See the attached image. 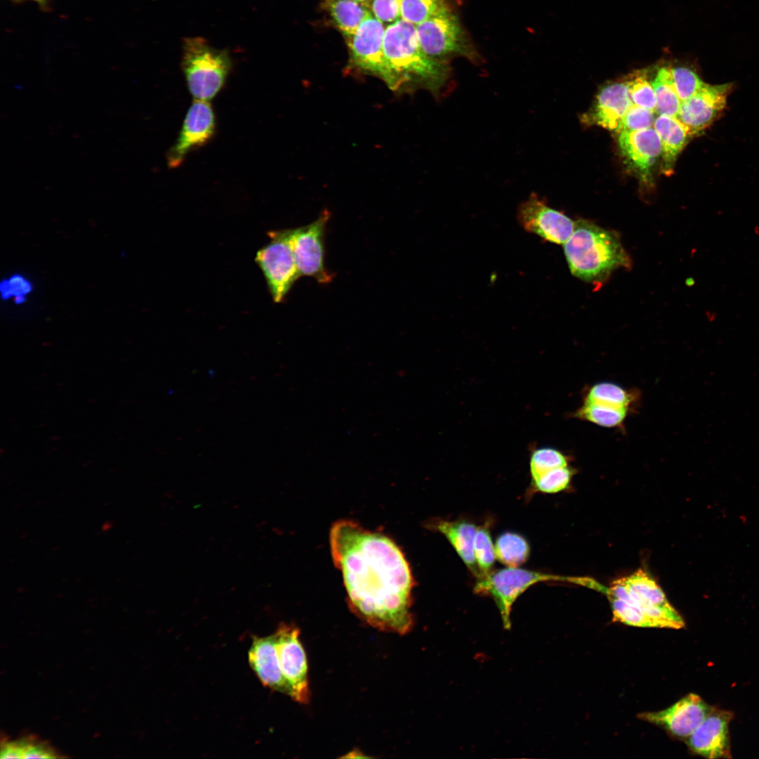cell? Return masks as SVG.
<instances>
[{
  "instance_id": "1",
  "label": "cell",
  "mask_w": 759,
  "mask_h": 759,
  "mask_svg": "<svg viewBox=\"0 0 759 759\" xmlns=\"http://www.w3.org/2000/svg\"><path fill=\"white\" fill-rule=\"evenodd\" d=\"M330 545L352 611L378 630L408 632L413 622L410 606L414 580L396 543L384 534L344 519L332 525Z\"/></svg>"
},
{
  "instance_id": "34",
  "label": "cell",
  "mask_w": 759,
  "mask_h": 759,
  "mask_svg": "<svg viewBox=\"0 0 759 759\" xmlns=\"http://www.w3.org/2000/svg\"><path fill=\"white\" fill-rule=\"evenodd\" d=\"M654 114L653 111L632 103L624 116L621 132L653 127L656 119Z\"/></svg>"
},
{
  "instance_id": "19",
  "label": "cell",
  "mask_w": 759,
  "mask_h": 759,
  "mask_svg": "<svg viewBox=\"0 0 759 759\" xmlns=\"http://www.w3.org/2000/svg\"><path fill=\"white\" fill-rule=\"evenodd\" d=\"M249 663L262 684L291 696V690L281 672L274 634L255 637L249 650Z\"/></svg>"
},
{
  "instance_id": "10",
  "label": "cell",
  "mask_w": 759,
  "mask_h": 759,
  "mask_svg": "<svg viewBox=\"0 0 759 759\" xmlns=\"http://www.w3.org/2000/svg\"><path fill=\"white\" fill-rule=\"evenodd\" d=\"M330 213L326 209L312 223L293 231V249L300 276L320 284L330 283L334 275L325 266V234Z\"/></svg>"
},
{
  "instance_id": "37",
  "label": "cell",
  "mask_w": 759,
  "mask_h": 759,
  "mask_svg": "<svg viewBox=\"0 0 759 759\" xmlns=\"http://www.w3.org/2000/svg\"><path fill=\"white\" fill-rule=\"evenodd\" d=\"M32 290L31 283L20 275H11L0 285L1 297L4 299L17 297H26Z\"/></svg>"
},
{
  "instance_id": "9",
  "label": "cell",
  "mask_w": 759,
  "mask_h": 759,
  "mask_svg": "<svg viewBox=\"0 0 759 759\" xmlns=\"http://www.w3.org/2000/svg\"><path fill=\"white\" fill-rule=\"evenodd\" d=\"M299 629L293 624L280 623L275 636L279 666L291 690V698L306 704L310 700L308 662L299 640Z\"/></svg>"
},
{
  "instance_id": "17",
  "label": "cell",
  "mask_w": 759,
  "mask_h": 759,
  "mask_svg": "<svg viewBox=\"0 0 759 759\" xmlns=\"http://www.w3.org/2000/svg\"><path fill=\"white\" fill-rule=\"evenodd\" d=\"M618 141L625 162L642 181L647 182L652 167L661 155L660 138L654 128L623 131Z\"/></svg>"
},
{
  "instance_id": "38",
  "label": "cell",
  "mask_w": 759,
  "mask_h": 759,
  "mask_svg": "<svg viewBox=\"0 0 759 759\" xmlns=\"http://www.w3.org/2000/svg\"><path fill=\"white\" fill-rule=\"evenodd\" d=\"M15 2H22L25 1H31L35 2L44 11H48L51 9V0H11Z\"/></svg>"
},
{
  "instance_id": "31",
  "label": "cell",
  "mask_w": 759,
  "mask_h": 759,
  "mask_svg": "<svg viewBox=\"0 0 759 759\" xmlns=\"http://www.w3.org/2000/svg\"><path fill=\"white\" fill-rule=\"evenodd\" d=\"M572 474L573 471L569 466L555 468L531 480V486L536 491L557 493L568 488Z\"/></svg>"
},
{
  "instance_id": "28",
  "label": "cell",
  "mask_w": 759,
  "mask_h": 759,
  "mask_svg": "<svg viewBox=\"0 0 759 759\" xmlns=\"http://www.w3.org/2000/svg\"><path fill=\"white\" fill-rule=\"evenodd\" d=\"M474 551L476 562L481 573L480 578L488 575L492 571L491 569L496 558L495 545L492 541L488 523L477 527Z\"/></svg>"
},
{
  "instance_id": "11",
  "label": "cell",
  "mask_w": 759,
  "mask_h": 759,
  "mask_svg": "<svg viewBox=\"0 0 759 759\" xmlns=\"http://www.w3.org/2000/svg\"><path fill=\"white\" fill-rule=\"evenodd\" d=\"M216 128V116L211 103L194 100L175 143L167 153L169 168L179 167L189 153L207 145L215 135Z\"/></svg>"
},
{
  "instance_id": "7",
  "label": "cell",
  "mask_w": 759,
  "mask_h": 759,
  "mask_svg": "<svg viewBox=\"0 0 759 759\" xmlns=\"http://www.w3.org/2000/svg\"><path fill=\"white\" fill-rule=\"evenodd\" d=\"M386 27L372 13L356 32L346 38L350 61L357 69L381 79L392 91H398L396 77L384 52Z\"/></svg>"
},
{
  "instance_id": "32",
  "label": "cell",
  "mask_w": 759,
  "mask_h": 759,
  "mask_svg": "<svg viewBox=\"0 0 759 759\" xmlns=\"http://www.w3.org/2000/svg\"><path fill=\"white\" fill-rule=\"evenodd\" d=\"M671 72L675 91L681 102L694 96L705 84L692 67H673Z\"/></svg>"
},
{
  "instance_id": "16",
  "label": "cell",
  "mask_w": 759,
  "mask_h": 759,
  "mask_svg": "<svg viewBox=\"0 0 759 759\" xmlns=\"http://www.w3.org/2000/svg\"><path fill=\"white\" fill-rule=\"evenodd\" d=\"M626 589L621 590L618 598L646 614L661 620L673 621L677 612L668 602L665 594L642 569L625 577Z\"/></svg>"
},
{
  "instance_id": "27",
  "label": "cell",
  "mask_w": 759,
  "mask_h": 759,
  "mask_svg": "<svg viewBox=\"0 0 759 759\" xmlns=\"http://www.w3.org/2000/svg\"><path fill=\"white\" fill-rule=\"evenodd\" d=\"M569 466V459L561 451L550 448H533L530 454L531 480L551 469Z\"/></svg>"
},
{
  "instance_id": "33",
  "label": "cell",
  "mask_w": 759,
  "mask_h": 759,
  "mask_svg": "<svg viewBox=\"0 0 759 759\" xmlns=\"http://www.w3.org/2000/svg\"><path fill=\"white\" fill-rule=\"evenodd\" d=\"M627 84L632 103L656 113L655 93L651 83L647 78V73L640 71Z\"/></svg>"
},
{
  "instance_id": "3",
  "label": "cell",
  "mask_w": 759,
  "mask_h": 759,
  "mask_svg": "<svg viewBox=\"0 0 759 759\" xmlns=\"http://www.w3.org/2000/svg\"><path fill=\"white\" fill-rule=\"evenodd\" d=\"M564 252L572 275L595 285L605 281L615 270L630 265L615 232L584 219L576 221Z\"/></svg>"
},
{
  "instance_id": "36",
  "label": "cell",
  "mask_w": 759,
  "mask_h": 759,
  "mask_svg": "<svg viewBox=\"0 0 759 759\" xmlns=\"http://www.w3.org/2000/svg\"><path fill=\"white\" fill-rule=\"evenodd\" d=\"M21 758H55L60 756L47 744L34 737H25L17 741Z\"/></svg>"
},
{
  "instance_id": "15",
  "label": "cell",
  "mask_w": 759,
  "mask_h": 759,
  "mask_svg": "<svg viewBox=\"0 0 759 759\" xmlns=\"http://www.w3.org/2000/svg\"><path fill=\"white\" fill-rule=\"evenodd\" d=\"M732 718L731 711L713 707L701 724L687 738L689 748L693 753L710 759L732 758L729 725Z\"/></svg>"
},
{
  "instance_id": "4",
  "label": "cell",
  "mask_w": 759,
  "mask_h": 759,
  "mask_svg": "<svg viewBox=\"0 0 759 759\" xmlns=\"http://www.w3.org/2000/svg\"><path fill=\"white\" fill-rule=\"evenodd\" d=\"M181 67L195 100L213 99L223 88L232 67L228 52L211 46L200 37L183 41Z\"/></svg>"
},
{
  "instance_id": "30",
  "label": "cell",
  "mask_w": 759,
  "mask_h": 759,
  "mask_svg": "<svg viewBox=\"0 0 759 759\" xmlns=\"http://www.w3.org/2000/svg\"><path fill=\"white\" fill-rule=\"evenodd\" d=\"M448 5L446 0H402L401 18L417 25Z\"/></svg>"
},
{
  "instance_id": "23",
  "label": "cell",
  "mask_w": 759,
  "mask_h": 759,
  "mask_svg": "<svg viewBox=\"0 0 759 759\" xmlns=\"http://www.w3.org/2000/svg\"><path fill=\"white\" fill-rule=\"evenodd\" d=\"M651 84L656 97V113L677 117L681 101L675 91L671 67L663 66L659 68Z\"/></svg>"
},
{
  "instance_id": "5",
  "label": "cell",
  "mask_w": 759,
  "mask_h": 759,
  "mask_svg": "<svg viewBox=\"0 0 759 759\" xmlns=\"http://www.w3.org/2000/svg\"><path fill=\"white\" fill-rule=\"evenodd\" d=\"M293 231L286 229L268 232L269 242L257 252L255 257L275 303L283 301L300 277L294 254Z\"/></svg>"
},
{
  "instance_id": "26",
  "label": "cell",
  "mask_w": 759,
  "mask_h": 759,
  "mask_svg": "<svg viewBox=\"0 0 759 759\" xmlns=\"http://www.w3.org/2000/svg\"><path fill=\"white\" fill-rule=\"evenodd\" d=\"M627 408L585 401L576 416L604 427H618L623 422Z\"/></svg>"
},
{
  "instance_id": "12",
  "label": "cell",
  "mask_w": 759,
  "mask_h": 759,
  "mask_svg": "<svg viewBox=\"0 0 759 759\" xmlns=\"http://www.w3.org/2000/svg\"><path fill=\"white\" fill-rule=\"evenodd\" d=\"M517 219L526 231L558 245L567 241L576 224L564 213L547 206L536 193L519 205Z\"/></svg>"
},
{
  "instance_id": "39",
  "label": "cell",
  "mask_w": 759,
  "mask_h": 759,
  "mask_svg": "<svg viewBox=\"0 0 759 759\" xmlns=\"http://www.w3.org/2000/svg\"><path fill=\"white\" fill-rule=\"evenodd\" d=\"M356 1H359V2H362V3H364V4H366L368 5V4L369 3V1H370V0H356Z\"/></svg>"
},
{
  "instance_id": "21",
  "label": "cell",
  "mask_w": 759,
  "mask_h": 759,
  "mask_svg": "<svg viewBox=\"0 0 759 759\" xmlns=\"http://www.w3.org/2000/svg\"><path fill=\"white\" fill-rule=\"evenodd\" d=\"M653 127L661 143L663 171L670 174L678 155L685 147L691 136L677 117L658 115Z\"/></svg>"
},
{
  "instance_id": "29",
  "label": "cell",
  "mask_w": 759,
  "mask_h": 759,
  "mask_svg": "<svg viewBox=\"0 0 759 759\" xmlns=\"http://www.w3.org/2000/svg\"><path fill=\"white\" fill-rule=\"evenodd\" d=\"M585 401L628 409L632 398L622 387L612 383L602 382L594 385L589 390Z\"/></svg>"
},
{
  "instance_id": "35",
  "label": "cell",
  "mask_w": 759,
  "mask_h": 759,
  "mask_svg": "<svg viewBox=\"0 0 759 759\" xmlns=\"http://www.w3.org/2000/svg\"><path fill=\"white\" fill-rule=\"evenodd\" d=\"M402 0H370L368 6L372 14L384 25L401 19Z\"/></svg>"
},
{
  "instance_id": "14",
  "label": "cell",
  "mask_w": 759,
  "mask_h": 759,
  "mask_svg": "<svg viewBox=\"0 0 759 759\" xmlns=\"http://www.w3.org/2000/svg\"><path fill=\"white\" fill-rule=\"evenodd\" d=\"M712 708L699 695L689 693L666 709L640 713L638 717L663 727L676 737L687 738Z\"/></svg>"
},
{
  "instance_id": "8",
  "label": "cell",
  "mask_w": 759,
  "mask_h": 759,
  "mask_svg": "<svg viewBox=\"0 0 759 759\" xmlns=\"http://www.w3.org/2000/svg\"><path fill=\"white\" fill-rule=\"evenodd\" d=\"M564 577L549 575L517 567L491 571L476 579L474 591L491 596L506 628H510L512 606L516 599L531 585L542 581L564 580Z\"/></svg>"
},
{
  "instance_id": "22",
  "label": "cell",
  "mask_w": 759,
  "mask_h": 759,
  "mask_svg": "<svg viewBox=\"0 0 759 759\" xmlns=\"http://www.w3.org/2000/svg\"><path fill=\"white\" fill-rule=\"evenodd\" d=\"M322 7L345 39L372 13L366 4L356 0H323Z\"/></svg>"
},
{
  "instance_id": "24",
  "label": "cell",
  "mask_w": 759,
  "mask_h": 759,
  "mask_svg": "<svg viewBox=\"0 0 759 759\" xmlns=\"http://www.w3.org/2000/svg\"><path fill=\"white\" fill-rule=\"evenodd\" d=\"M611 604L613 621L642 628H668L680 629V624L670 621L651 617L637 607L632 606L611 595H606Z\"/></svg>"
},
{
  "instance_id": "20",
  "label": "cell",
  "mask_w": 759,
  "mask_h": 759,
  "mask_svg": "<svg viewBox=\"0 0 759 759\" xmlns=\"http://www.w3.org/2000/svg\"><path fill=\"white\" fill-rule=\"evenodd\" d=\"M429 528L443 534L472 574L480 578L474 551L477 529L474 524L465 519H437L429 524Z\"/></svg>"
},
{
  "instance_id": "2",
  "label": "cell",
  "mask_w": 759,
  "mask_h": 759,
  "mask_svg": "<svg viewBox=\"0 0 759 759\" xmlns=\"http://www.w3.org/2000/svg\"><path fill=\"white\" fill-rule=\"evenodd\" d=\"M384 52L398 84V91L422 87L437 96L449 73L446 62L432 59L422 51L415 25L403 19L387 25Z\"/></svg>"
},
{
  "instance_id": "6",
  "label": "cell",
  "mask_w": 759,
  "mask_h": 759,
  "mask_svg": "<svg viewBox=\"0 0 759 759\" xmlns=\"http://www.w3.org/2000/svg\"><path fill=\"white\" fill-rule=\"evenodd\" d=\"M415 30L422 51L432 59L446 62L447 58L453 56H464L472 60L476 57L450 5L415 25Z\"/></svg>"
},
{
  "instance_id": "13",
  "label": "cell",
  "mask_w": 759,
  "mask_h": 759,
  "mask_svg": "<svg viewBox=\"0 0 759 759\" xmlns=\"http://www.w3.org/2000/svg\"><path fill=\"white\" fill-rule=\"evenodd\" d=\"M732 84L703 86L691 98L681 102L677 118L691 136L701 133L717 119L725 108Z\"/></svg>"
},
{
  "instance_id": "18",
  "label": "cell",
  "mask_w": 759,
  "mask_h": 759,
  "mask_svg": "<svg viewBox=\"0 0 759 759\" xmlns=\"http://www.w3.org/2000/svg\"><path fill=\"white\" fill-rule=\"evenodd\" d=\"M632 104L627 82L612 83L598 93L590 119L596 124L619 134L624 116Z\"/></svg>"
},
{
  "instance_id": "25",
  "label": "cell",
  "mask_w": 759,
  "mask_h": 759,
  "mask_svg": "<svg viewBox=\"0 0 759 759\" xmlns=\"http://www.w3.org/2000/svg\"><path fill=\"white\" fill-rule=\"evenodd\" d=\"M496 558L508 567H517L524 563L530 553L526 540L521 535L505 532L497 538L495 544Z\"/></svg>"
}]
</instances>
